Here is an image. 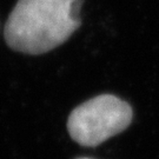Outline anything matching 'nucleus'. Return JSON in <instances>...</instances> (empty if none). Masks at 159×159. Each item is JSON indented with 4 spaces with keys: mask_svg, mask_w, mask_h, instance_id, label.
Here are the masks:
<instances>
[{
    "mask_svg": "<svg viewBox=\"0 0 159 159\" xmlns=\"http://www.w3.org/2000/svg\"><path fill=\"white\" fill-rule=\"evenodd\" d=\"M84 0H18L6 21V44L25 54H44L64 44L81 25Z\"/></svg>",
    "mask_w": 159,
    "mask_h": 159,
    "instance_id": "nucleus-1",
    "label": "nucleus"
},
{
    "mask_svg": "<svg viewBox=\"0 0 159 159\" xmlns=\"http://www.w3.org/2000/svg\"><path fill=\"white\" fill-rule=\"evenodd\" d=\"M133 111L129 102L113 94H100L71 112L67 130L75 143L94 148L130 126Z\"/></svg>",
    "mask_w": 159,
    "mask_h": 159,
    "instance_id": "nucleus-2",
    "label": "nucleus"
},
{
    "mask_svg": "<svg viewBox=\"0 0 159 159\" xmlns=\"http://www.w3.org/2000/svg\"><path fill=\"white\" fill-rule=\"evenodd\" d=\"M75 159H93V158H89V157H80V158H75Z\"/></svg>",
    "mask_w": 159,
    "mask_h": 159,
    "instance_id": "nucleus-3",
    "label": "nucleus"
}]
</instances>
